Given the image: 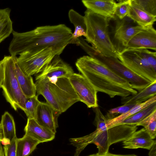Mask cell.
<instances>
[{"instance_id": "18", "label": "cell", "mask_w": 156, "mask_h": 156, "mask_svg": "<svg viewBox=\"0 0 156 156\" xmlns=\"http://www.w3.org/2000/svg\"><path fill=\"white\" fill-rule=\"evenodd\" d=\"M15 56V66L17 78L21 90L25 96L29 98L36 95V87L31 76L26 75L19 66Z\"/></svg>"}, {"instance_id": "16", "label": "cell", "mask_w": 156, "mask_h": 156, "mask_svg": "<svg viewBox=\"0 0 156 156\" xmlns=\"http://www.w3.org/2000/svg\"><path fill=\"white\" fill-rule=\"evenodd\" d=\"M155 140L152 139L146 129L143 128L136 131L123 142V147L136 149L142 148L150 150Z\"/></svg>"}, {"instance_id": "7", "label": "cell", "mask_w": 156, "mask_h": 156, "mask_svg": "<svg viewBox=\"0 0 156 156\" xmlns=\"http://www.w3.org/2000/svg\"><path fill=\"white\" fill-rule=\"evenodd\" d=\"M137 129L136 125L119 124L101 132L95 130L96 135L92 143L96 145L98 149L97 154L102 155L108 153L111 145L126 140Z\"/></svg>"}, {"instance_id": "6", "label": "cell", "mask_w": 156, "mask_h": 156, "mask_svg": "<svg viewBox=\"0 0 156 156\" xmlns=\"http://www.w3.org/2000/svg\"><path fill=\"white\" fill-rule=\"evenodd\" d=\"M84 50L90 56L98 60L113 72L127 81L133 88L139 92L151 83L132 71L117 58L103 55L88 44L86 45Z\"/></svg>"}, {"instance_id": "29", "label": "cell", "mask_w": 156, "mask_h": 156, "mask_svg": "<svg viewBox=\"0 0 156 156\" xmlns=\"http://www.w3.org/2000/svg\"><path fill=\"white\" fill-rule=\"evenodd\" d=\"M130 2L141 10L156 16V0H130Z\"/></svg>"}, {"instance_id": "36", "label": "cell", "mask_w": 156, "mask_h": 156, "mask_svg": "<svg viewBox=\"0 0 156 156\" xmlns=\"http://www.w3.org/2000/svg\"><path fill=\"white\" fill-rule=\"evenodd\" d=\"M4 77V72L3 65L0 62V88L3 84Z\"/></svg>"}, {"instance_id": "5", "label": "cell", "mask_w": 156, "mask_h": 156, "mask_svg": "<svg viewBox=\"0 0 156 156\" xmlns=\"http://www.w3.org/2000/svg\"><path fill=\"white\" fill-rule=\"evenodd\" d=\"M15 56H5L0 62L4 69V77L1 88L6 101L16 111L20 108L23 111L27 97L23 93L15 72Z\"/></svg>"}, {"instance_id": "15", "label": "cell", "mask_w": 156, "mask_h": 156, "mask_svg": "<svg viewBox=\"0 0 156 156\" xmlns=\"http://www.w3.org/2000/svg\"><path fill=\"white\" fill-rule=\"evenodd\" d=\"M88 9L92 12L111 19H114L117 3L114 0H82Z\"/></svg>"}, {"instance_id": "10", "label": "cell", "mask_w": 156, "mask_h": 156, "mask_svg": "<svg viewBox=\"0 0 156 156\" xmlns=\"http://www.w3.org/2000/svg\"><path fill=\"white\" fill-rule=\"evenodd\" d=\"M118 59L137 75L151 82L156 81V72L136 49H126L119 54Z\"/></svg>"}, {"instance_id": "17", "label": "cell", "mask_w": 156, "mask_h": 156, "mask_svg": "<svg viewBox=\"0 0 156 156\" xmlns=\"http://www.w3.org/2000/svg\"><path fill=\"white\" fill-rule=\"evenodd\" d=\"M24 130L25 134L36 139L40 143L51 141L55 136V134L40 125L33 119H27Z\"/></svg>"}, {"instance_id": "19", "label": "cell", "mask_w": 156, "mask_h": 156, "mask_svg": "<svg viewBox=\"0 0 156 156\" xmlns=\"http://www.w3.org/2000/svg\"><path fill=\"white\" fill-rule=\"evenodd\" d=\"M156 95V81L151 82L147 87L136 94L122 98L123 105L136 104L144 102Z\"/></svg>"}, {"instance_id": "28", "label": "cell", "mask_w": 156, "mask_h": 156, "mask_svg": "<svg viewBox=\"0 0 156 156\" xmlns=\"http://www.w3.org/2000/svg\"><path fill=\"white\" fill-rule=\"evenodd\" d=\"M40 102L37 95L27 98L23 111L28 118L35 119L37 108Z\"/></svg>"}, {"instance_id": "40", "label": "cell", "mask_w": 156, "mask_h": 156, "mask_svg": "<svg viewBox=\"0 0 156 156\" xmlns=\"http://www.w3.org/2000/svg\"><path fill=\"white\" fill-rule=\"evenodd\" d=\"M3 138L2 131V126L1 123H0V142L2 138Z\"/></svg>"}, {"instance_id": "3", "label": "cell", "mask_w": 156, "mask_h": 156, "mask_svg": "<svg viewBox=\"0 0 156 156\" xmlns=\"http://www.w3.org/2000/svg\"><path fill=\"white\" fill-rule=\"evenodd\" d=\"M35 81L37 95H42L46 102L60 114L79 101L69 78H59L55 83L44 79Z\"/></svg>"}, {"instance_id": "27", "label": "cell", "mask_w": 156, "mask_h": 156, "mask_svg": "<svg viewBox=\"0 0 156 156\" xmlns=\"http://www.w3.org/2000/svg\"><path fill=\"white\" fill-rule=\"evenodd\" d=\"M136 126L144 127L151 138L154 139L156 136V110Z\"/></svg>"}, {"instance_id": "12", "label": "cell", "mask_w": 156, "mask_h": 156, "mask_svg": "<svg viewBox=\"0 0 156 156\" xmlns=\"http://www.w3.org/2000/svg\"><path fill=\"white\" fill-rule=\"evenodd\" d=\"M74 73L73 69L69 65L63 61L59 56L56 55L36 76L35 79L46 78H69Z\"/></svg>"}, {"instance_id": "33", "label": "cell", "mask_w": 156, "mask_h": 156, "mask_svg": "<svg viewBox=\"0 0 156 156\" xmlns=\"http://www.w3.org/2000/svg\"><path fill=\"white\" fill-rule=\"evenodd\" d=\"M136 105H123L122 106L112 108L108 111V115H112L115 114L121 115L124 114L129 111Z\"/></svg>"}, {"instance_id": "35", "label": "cell", "mask_w": 156, "mask_h": 156, "mask_svg": "<svg viewBox=\"0 0 156 156\" xmlns=\"http://www.w3.org/2000/svg\"><path fill=\"white\" fill-rule=\"evenodd\" d=\"M88 156H137L134 154H127V155H120L110 153H108L106 154L102 155H99L98 154H95L89 155Z\"/></svg>"}, {"instance_id": "34", "label": "cell", "mask_w": 156, "mask_h": 156, "mask_svg": "<svg viewBox=\"0 0 156 156\" xmlns=\"http://www.w3.org/2000/svg\"><path fill=\"white\" fill-rule=\"evenodd\" d=\"M17 138L11 141L10 144L3 147L4 156H16V140Z\"/></svg>"}, {"instance_id": "26", "label": "cell", "mask_w": 156, "mask_h": 156, "mask_svg": "<svg viewBox=\"0 0 156 156\" xmlns=\"http://www.w3.org/2000/svg\"><path fill=\"white\" fill-rule=\"evenodd\" d=\"M156 110V102L140 111L120 122L119 124L136 125Z\"/></svg>"}, {"instance_id": "11", "label": "cell", "mask_w": 156, "mask_h": 156, "mask_svg": "<svg viewBox=\"0 0 156 156\" xmlns=\"http://www.w3.org/2000/svg\"><path fill=\"white\" fill-rule=\"evenodd\" d=\"M69 80L79 101L83 103L88 108L98 107V92L84 76L74 73L69 77Z\"/></svg>"}, {"instance_id": "20", "label": "cell", "mask_w": 156, "mask_h": 156, "mask_svg": "<svg viewBox=\"0 0 156 156\" xmlns=\"http://www.w3.org/2000/svg\"><path fill=\"white\" fill-rule=\"evenodd\" d=\"M127 16L137 25L143 27L153 26L156 20V16L150 14L131 4Z\"/></svg>"}, {"instance_id": "21", "label": "cell", "mask_w": 156, "mask_h": 156, "mask_svg": "<svg viewBox=\"0 0 156 156\" xmlns=\"http://www.w3.org/2000/svg\"><path fill=\"white\" fill-rule=\"evenodd\" d=\"M68 16L70 22L73 24L75 30L73 33L72 39L71 44L79 37L87 34V27L84 16H83L73 9H70L68 12Z\"/></svg>"}, {"instance_id": "25", "label": "cell", "mask_w": 156, "mask_h": 156, "mask_svg": "<svg viewBox=\"0 0 156 156\" xmlns=\"http://www.w3.org/2000/svg\"><path fill=\"white\" fill-rule=\"evenodd\" d=\"M0 123L3 137L7 138L11 141L17 138L14 118L8 112L6 111L2 115Z\"/></svg>"}, {"instance_id": "4", "label": "cell", "mask_w": 156, "mask_h": 156, "mask_svg": "<svg viewBox=\"0 0 156 156\" xmlns=\"http://www.w3.org/2000/svg\"><path fill=\"white\" fill-rule=\"evenodd\" d=\"M84 14L87 27L85 40L90 43L99 53L118 59L119 54L113 46L109 35V26L111 19L88 9Z\"/></svg>"}, {"instance_id": "14", "label": "cell", "mask_w": 156, "mask_h": 156, "mask_svg": "<svg viewBox=\"0 0 156 156\" xmlns=\"http://www.w3.org/2000/svg\"><path fill=\"white\" fill-rule=\"evenodd\" d=\"M143 48L156 50V31L153 26L134 36L128 42L126 49Z\"/></svg>"}, {"instance_id": "9", "label": "cell", "mask_w": 156, "mask_h": 156, "mask_svg": "<svg viewBox=\"0 0 156 156\" xmlns=\"http://www.w3.org/2000/svg\"><path fill=\"white\" fill-rule=\"evenodd\" d=\"M113 20L115 25L111 32V40L119 54L126 49L128 42L134 36L149 27H141L127 16L120 20L115 16Z\"/></svg>"}, {"instance_id": "30", "label": "cell", "mask_w": 156, "mask_h": 156, "mask_svg": "<svg viewBox=\"0 0 156 156\" xmlns=\"http://www.w3.org/2000/svg\"><path fill=\"white\" fill-rule=\"evenodd\" d=\"M131 5L130 0H120L117 3L115 15L122 20L128 14Z\"/></svg>"}, {"instance_id": "24", "label": "cell", "mask_w": 156, "mask_h": 156, "mask_svg": "<svg viewBox=\"0 0 156 156\" xmlns=\"http://www.w3.org/2000/svg\"><path fill=\"white\" fill-rule=\"evenodd\" d=\"M11 10L9 8L0 9V43L9 36L13 31L10 18Z\"/></svg>"}, {"instance_id": "13", "label": "cell", "mask_w": 156, "mask_h": 156, "mask_svg": "<svg viewBox=\"0 0 156 156\" xmlns=\"http://www.w3.org/2000/svg\"><path fill=\"white\" fill-rule=\"evenodd\" d=\"M60 114L47 102H40L35 120L40 125L55 134L58 127V118Z\"/></svg>"}, {"instance_id": "22", "label": "cell", "mask_w": 156, "mask_h": 156, "mask_svg": "<svg viewBox=\"0 0 156 156\" xmlns=\"http://www.w3.org/2000/svg\"><path fill=\"white\" fill-rule=\"evenodd\" d=\"M40 143L31 136L25 134L16 140V156H29Z\"/></svg>"}, {"instance_id": "1", "label": "cell", "mask_w": 156, "mask_h": 156, "mask_svg": "<svg viewBox=\"0 0 156 156\" xmlns=\"http://www.w3.org/2000/svg\"><path fill=\"white\" fill-rule=\"evenodd\" d=\"M12 33L13 37L9 51L12 56L47 48H52L59 56L71 43L73 34L71 29L64 24L38 27L22 33L13 30Z\"/></svg>"}, {"instance_id": "8", "label": "cell", "mask_w": 156, "mask_h": 156, "mask_svg": "<svg viewBox=\"0 0 156 156\" xmlns=\"http://www.w3.org/2000/svg\"><path fill=\"white\" fill-rule=\"evenodd\" d=\"M51 48L26 51L16 58L17 63L22 71L30 76L39 73L56 56Z\"/></svg>"}, {"instance_id": "23", "label": "cell", "mask_w": 156, "mask_h": 156, "mask_svg": "<svg viewBox=\"0 0 156 156\" xmlns=\"http://www.w3.org/2000/svg\"><path fill=\"white\" fill-rule=\"evenodd\" d=\"M155 102H156V95L144 102L136 104L129 111L124 114L111 119H107V128L118 125L123 120Z\"/></svg>"}, {"instance_id": "37", "label": "cell", "mask_w": 156, "mask_h": 156, "mask_svg": "<svg viewBox=\"0 0 156 156\" xmlns=\"http://www.w3.org/2000/svg\"><path fill=\"white\" fill-rule=\"evenodd\" d=\"M149 156H156V143L155 142L150 149Z\"/></svg>"}, {"instance_id": "32", "label": "cell", "mask_w": 156, "mask_h": 156, "mask_svg": "<svg viewBox=\"0 0 156 156\" xmlns=\"http://www.w3.org/2000/svg\"><path fill=\"white\" fill-rule=\"evenodd\" d=\"M136 49L146 60L152 69L156 72V53L150 51L147 49Z\"/></svg>"}, {"instance_id": "2", "label": "cell", "mask_w": 156, "mask_h": 156, "mask_svg": "<svg viewBox=\"0 0 156 156\" xmlns=\"http://www.w3.org/2000/svg\"><path fill=\"white\" fill-rule=\"evenodd\" d=\"M75 65L97 92L105 93L111 98H125L138 92L127 81L95 58L83 56L77 59Z\"/></svg>"}, {"instance_id": "31", "label": "cell", "mask_w": 156, "mask_h": 156, "mask_svg": "<svg viewBox=\"0 0 156 156\" xmlns=\"http://www.w3.org/2000/svg\"><path fill=\"white\" fill-rule=\"evenodd\" d=\"M95 113L94 123L98 132L103 131L107 129V119L103 115L98 107L94 108Z\"/></svg>"}, {"instance_id": "38", "label": "cell", "mask_w": 156, "mask_h": 156, "mask_svg": "<svg viewBox=\"0 0 156 156\" xmlns=\"http://www.w3.org/2000/svg\"><path fill=\"white\" fill-rule=\"evenodd\" d=\"M2 144L4 146L9 144L11 143V141L8 139L3 137L1 141Z\"/></svg>"}, {"instance_id": "39", "label": "cell", "mask_w": 156, "mask_h": 156, "mask_svg": "<svg viewBox=\"0 0 156 156\" xmlns=\"http://www.w3.org/2000/svg\"><path fill=\"white\" fill-rule=\"evenodd\" d=\"M0 156H4L3 148L1 142H0Z\"/></svg>"}]
</instances>
